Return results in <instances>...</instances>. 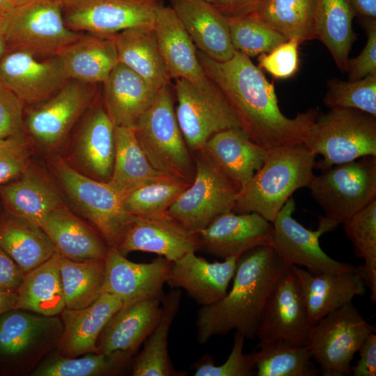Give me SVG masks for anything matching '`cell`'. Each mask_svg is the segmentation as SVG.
I'll return each mask as SVG.
<instances>
[{
	"label": "cell",
	"instance_id": "1",
	"mask_svg": "<svg viewBox=\"0 0 376 376\" xmlns=\"http://www.w3.org/2000/svg\"><path fill=\"white\" fill-rule=\"evenodd\" d=\"M206 76L221 91L235 111L242 131L267 150L304 143L319 115L310 108L295 118L281 111L274 86L251 58L235 52L219 62L197 50Z\"/></svg>",
	"mask_w": 376,
	"mask_h": 376
},
{
	"label": "cell",
	"instance_id": "2",
	"mask_svg": "<svg viewBox=\"0 0 376 376\" xmlns=\"http://www.w3.org/2000/svg\"><path fill=\"white\" fill-rule=\"evenodd\" d=\"M291 267L269 245L251 249L237 259L230 290L219 301L202 306L196 318L200 344L232 331L245 338H256L267 298L281 277Z\"/></svg>",
	"mask_w": 376,
	"mask_h": 376
},
{
	"label": "cell",
	"instance_id": "3",
	"mask_svg": "<svg viewBox=\"0 0 376 376\" xmlns=\"http://www.w3.org/2000/svg\"><path fill=\"white\" fill-rule=\"evenodd\" d=\"M315 156L304 143L268 150L263 166L238 191L232 211L256 212L272 223L292 194L308 187Z\"/></svg>",
	"mask_w": 376,
	"mask_h": 376
},
{
	"label": "cell",
	"instance_id": "4",
	"mask_svg": "<svg viewBox=\"0 0 376 376\" xmlns=\"http://www.w3.org/2000/svg\"><path fill=\"white\" fill-rule=\"evenodd\" d=\"M63 333L59 315L12 308L0 315V376L30 375L56 349Z\"/></svg>",
	"mask_w": 376,
	"mask_h": 376
},
{
	"label": "cell",
	"instance_id": "5",
	"mask_svg": "<svg viewBox=\"0 0 376 376\" xmlns=\"http://www.w3.org/2000/svg\"><path fill=\"white\" fill-rule=\"evenodd\" d=\"M134 130L142 150L157 171L175 180L192 182L195 161L179 127L169 86L159 91Z\"/></svg>",
	"mask_w": 376,
	"mask_h": 376
},
{
	"label": "cell",
	"instance_id": "6",
	"mask_svg": "<svg viewBox=\"0 0 376 376\" xmlns=\"http://www.w3.org/2000/svg\"><path fill=\"white\" fill-rule=\"evenodd\" d=\"M304 145L322 158L321 171L364 156H376V116L354 109H329L313 124Z\"/></svg>",
	"mask_w": 376,
	"mask_h": 376
},
{
	"label": "cell",
	"instance_id": "7",
	"mask_svg": "<svg viewBox=\"0 0 376 376\" xmlns=\"http://www.w3.org/2000/svg\"><path fill=\"white\" fill-rule=\"evenodd\" d=\"M51 166L76 208L93 224L109 247L118 248L134 218L124 210L120 196L108 182L80 173L61 157L52 159Z\"/></svg>",
	"mask_w": 376,
	"mask_h": 376
},
{
	"label": "cell",
	"instance_id": "8",
	"mask_svg": "<svg viewBox=\"0 0 376 376\" xmlns=\"http://www.w3.org/2000/svg\"><path fill=\"white\" fill-rule=\"evenodd\" d=\"M307 188L324 216L343 224L376 200V156L334 165L315 175Z\"/></svg>",
	"mask_w": 376,
	"mask_h": 376
},
{
	"label": "cell",
	"instance_id": "9",
	"mask_svg": "<svg viewBox=\"0 0 376 376\" xmlns=\"http://www.w3.org/2000/svg\"><path fill=\"white\" fill-rule=\"evenodd\" d=\"M3 31L9 51L39 58L56 56L84 34L65 25L61 0H40L15 8L5 18Z\"/></svg>",
	"mask_w": 376,
	"mask_h": 376
},
{
	"label": "cell",
	"instance_id": "10",
	"mask_svg": "<svg viewBox=\"0 0 376 376\" xmlns=\"http://www.w3.org/2000/svg\"><path fill=\"white\" fill-rule=\"evenodd\" d=\"M193 155L194 178L167 212L185 227L197 233L219 215L233 210L239 189L203 149Z\"/></svg>",
	"mask_w": 376,
	"mask_h": 376
},
{
	"label": "cell",
	"instance_id": "11",
	"mask_svg": "<svg viewBox=\"0 0 376 376\" xmlns=\"http://www.w3.org/2000/svg\"><path fill=\"white\" fill-rule=\"evenodd\" d=\"M174 89L176 118L192 153L202 150L209 139L218 132L229 129L241 130L233 108L210 79L202 84L176 79Z\"/></svg>",
	"mask_w": 376,
	"mask_h": 376
},
{
	"label": "cell",
	"instance_id": "12",
	"mask_svg": "<svg viewBox=\"0 0 376 376\" xmlns=\"http://www.w3.org/2000/svg\"><path fill=\"white\" fill-rule=\"evenodd\" d=\"M375 327L352 301L327 314L312 327L308 345L323 376L351 375V362Z\"/></svg>",
	"mask_w": 376,
	"mask_h": 376
},
{
	"label": "cell",
	"instance_id": "13",
	"mask_svg": "<svg viewBox=\"0 0 376 376\" xmlns=\"http://www.w3.org/2000/svg\"><path fill=\"white\" fill-rule=\"evenodd\" d=\"M295 206L291 196L272 222L269 245L279 257L290 266L302 267L313 274L356 270L357 266L333 259L320 246V237L339 224L319 216L318 229L309 230L293 218Z\"/></svg>",
	"mask_w": 376,
	"mask_h": 376
},
{
	"label": "cell",
	"instance_id": "14",
	"mask_svg": "<svg viewBox=\"0 0 376 376\" xmlns=\"http://www.w3.org/2000/svg\"><path fill=\"white\" fill-rule=\"evenodd\" d=\"M97 98V84L68 79L52 96L27 111L24 130L42 146L55 148Z\"/></svg>",
	"mask_w": 376,
	"mask_h": 376
},
{
	"label": "cell",
	"instance_id": "15",
	"mask_svg": "<svg viewBox=\"0 0 376 376\" xmlns=\"http://www.w3.org/2000/svg\"><path fill=\"white\" fill-rule=\"evenodd\" d=\"M162 4V0H67L63 15L71 30L109 36L129 28L153 26Z\"/></svg>",
	"mask_w": 376,
	"mask_h": 376
},
{
	"label": "cell",
	"instance_id": "16",
	"mask_svg": "<svg viewBox=\"0 0 376 376\" xmlns=\"http://www.w3.org/2000/svg\"><path fill=\"white\" fill-rule=\"evenodd\" d=\"M313 325L290 267L269 294L256 337L259 342L282 341L294 346L308 347Z\"/></svg>",
	"mask_w": 376,
	"mask_h": 376
},
{
	"label": "cell",
	"instance_id": "17",
	"mask_svg": "<svg viewBox=\"0 0 376 376\" xmlns=\"http://www.w3.org/2000/svg\"><path fill=\"white\" fill-rule=\"evenodd\" d=\"M102 293L118 297L127 306L146 299L164 297L172 262L159 256L150 263H137L126 258L117 248L109 247L104 258Z\"/></svg>",
	"mask_w": 376,
	"mask_h": 376
},
{
	"label": "cell",
	"instance_id": "18",
	"mask_svg": "<svg viewBox=\"0 0 376 376\" xmlns=\"http://www.w3.org/2000/svg\"><path fill=\"white\" fill-rule=\"evenodd\" d=\"M117 249L125 256L132 251H143L174 263L189 252L199 251V246L196 233L185 227L166 211L134 216Z\"/></svg>",
	"mask_w": 376,
	"mask_h": 376
},
{
	"label": "cell",
	"instance_id": "19",
	"mask_svg": "<svg viewBox=\"0 0 376 376\" xmlns=\"http://www.w3.org/2000/svg\"><path fill=\"white\" fill-rule=\"evenodd\" d=\"M272 223L256 212L228 211L197 232L199 251L219 258L239 257L262 245H269Z\"/></svg>",
	"mask_w": 376,
	"mask_h": 376
},
{
	"label": "cell",
	"instance_id": "20",
	"mask_svg": "<svg viewBox=\"0 0 376 376\" xmlns=\"http://www.w3.org/2000/svg\"><path fill=\"white\" fill-rule=\"evenodd\" d=\"M56 56L39 58L22 51H9L0 60V83L25 104L52 96L67 81Z\"/></svg>",
	"mask_w": 376,
	"mask_h": 376
},
{
	"label": "cell",
	"instance_id": "21",
	"mask_svg": "<svg viewBox=\"0 0 376 376\" xmlns=\"http://www.w3.org/2000/svg\"><path fill=\"white\" fill-rule=\"evenodd\" d=\"M239 257L211 263L191 251L173 263L167 283L182 288L198 304H213L225 297Z\"/></svg>",
	"mask_w": 376,
	"mask_h": 376
},
{
	"label": "cell",
	"instance_id": "22",
	"mask_svg": "<svg viewBox=\"0 0 376 376\" xmlns=\"http://www.w3.org/2000/svg\"><path fill=\"white\" fill-rule=\"evenodd\" d=\"M115 126L103 102L96 99L85 113L77 132L74 157L91 178L107 182L112 173Z\"/></svg>",
	"mask_w": 376,
	"mask_h": 376
},
{
	"label": "cell",
	"instance_id": "23",
	"mask_svg": "<svg viewBox=\"0 0 376 376\" xmlns=\"http://www.w3.org/2000/svg\"><path fill=\"white\" fill-rule=\"evenodd\" d=\"M162 300L146 299L123 306L109 320L99 335L97 353L120 352L134 357L157 325Z\"/></svg>",
	"mask_w": 376,
	"mask_h": 376
},
{
	"label": "cell",
	"instance_id": "24",
	"mask_svg": "<svg viewBox=\"0 0 376 376\" xmlns=\"http://www.w3.org/2000/svg\"><path fill=\"white\" fill-rule=\"evenodd\" d=\"M173 10L196 47L223 62L234 55L228 18L205 0H170Z\"/></svg>",
	"mask_w": 376,
	"mask_h": 376
},
{
	"label": "cell",
	"instance_id": "25",
	"mask_svg": "<svg viewBox=\"0 0 376 376\" xmlns=\"http://www.w3.org/2000/svg\"><path fill=\"white\" fill-rule=\"evenodd\" d=\"M306 304L310 318L315 324L321 318L366 293V283L359 270L313 274L291 266Z\"/></svg>",
	"mask_w": 376,
	"mask_h": 376
},
{
	"label": "cell",
	"instance_id": "26",
	"mask_svg": "<svg viewBox=\"0 0 376 376\" xmlns=\"http://www.w3.org/2000/svg\"><path fill=\"white\" fill-rule=\"evenodd\" d=\"M102 84L103 105L114 126L132 129L160 91L120 62Z\"/></svg>",
	"mask_w": 376,
	"mask_h": 376
},
{
	"label": "cell",
	"instance_id": "27",
	"mask_svg": "<svg viewBox=\"0 0 376 376\" xmlns=\"http://www.w3.org/2000/svg\"><path fill=\"white\" fill-rule=\"evenodd\" d=\"M122 306L123 303L118 297L102 293L88 306L65 308L60 314L62 336L54 352L64 357L97 353L99 335L111 316Z\"/></svg>",
	"mask_w": 376,
	"mask_h": 376
},
{
	"label": "cell",
	"instance_id": "28",
	"mask_svg": "<svg viewBox=\"0 0 376 376\" xmlns=\"http://www.w3.org/2000/svg\"><path fill=\"white\" fill-rule=\"evenodd\" d=\"M153 29L171 79H183L193 84L207 80L194 42L170 6L163 3L159 7Z\"/></svg>",
	"mask_w": 376,
	"mask_h": 376
},
{
	"label": "cell",
	"instance_id": "29",
	"mask_svg": "<svg viewBox=\"0 0 376 376\" xmlns=\"http://www.w3.org/2000/svg\"><path fill=\"white\" fill-rule=\"evenodd\" d=\"M40 226L63 257L77 261L106 257L109 246L102 236L64 204L49 212Z\"/></svg>",
	"mask_w": 376,
	"mask_h": 376
},
{
	"label": "cell",
	"instance_id": "30",
	"mask_svg": "<svg viewBox=\"0 0 376 376\" xmlns=\"http://www.w3.org/2000/svg\"><path fill=\"white\" fill-rule=\"evenodd\" d=\"M67 79L103 83L119 62L113 36L84 33L56 56Z\"/></svg>",
	"mask_w": 376,
	"mask_h": 376
},
{
	"label": "cell",
	"instance_id": "31",
	"mask_svg": "<svg viewBox=\"0 0 376 376\" xmlns=\"http://www.w3.org/2000/svg\"><path fill=\"white\" fill-rule=\"evenodd\" d=\"M203 150L239 191L260 169L268 152L238 129L226 130L215 134L205 143Z\"/></svg>",
	"mask_w": 376,
	"mask_h": 376
},
{
	"label": "cell",
	"instance_id": "32",
	"mask_svg": "<svg viewBox=\"0 0 376 376\" xmlns=\"http://www.w3.org/2000/svg\"><path fill=\"white\" fill-rule=\"evenodd\" d=\"M0 198L8 213L39 226L49 212L64 204L53 185L31 165L19 177L0 186Z\"/></svg>",
	"mask_w": 376,
	"mask_h": 376
},
{
	"label": "cell",
	"instance_id": "33",
	"mask_svg": "<svg viewBox=\"0 0 376 376\" xmlns=\"http://www.w3.org/2000/svg\"><path fill=\"white\" fill-rule=\"evenodd\" d=\"M118 61L157 90L171 78L163 61L153 26L129 28L114 35Z\"/></svg>",
	"mask_w": 376,
	"mask_h": 376
},
{
	"label": "cell",
	"instance_id": "34",
	"mask_svg": "<svg viewBox=\"0 0 376 376\" xmlns=\"http://www.w3.org/2000/svg\"><path fill=\"white\" fill-rule=\"evenodd\" d=\"M0 248L24 274L46 262L56 251L39 225L9 213L0 217Z\"/></svg>",
	"mask_w": 376,
	"mask_h": 376
},
{
	"label": "cell",
	"instance_id": "35",
	"mask_svg": "<svg viewBox=\"0 0 376 376\" xmlns=\"http://www.w3.org/2000/svg\"><path fill=\"white\" fill-rule=\"evenodd\" d=\"M114 140L113 170L107 182L120 197L147 183L170 178L151 165L134 129L115 126Z\"/></svg>",
	"mask_w": 376,
	"mask_h": 376
},
{
	"label": "cell",
	"instance_id": "36",
	"mask_svg": "<svg viewBox=\"0 0 376 376\" xmlns=\"http://www.w3.org/2000/svg\"><path fill=\"white\" fill-rule=\"evenodd\" d=\"M61 255L53 256L24 276L16 291L15 308L45 316L59 315L65 308L59 269Z\"/></svg>",
	"mask_w": 376,
	"mask_h": 376
},
{
	"label": "cell",
	"instance_id": "37",
	"mask_svg": "<svg viewBox=\"0 0 376 376\" xmlns=\"http://www.w3.org/2000/svg\"><path fill=\"white\" fill-rule=\"evenodd\" d=\"M181 299L179 288L171 290L162 300L159 320L145 340L142 350L134 357L133 376H183L185 373L176 370L168 352L170 327L178 313Z\"/></svg>",
	"mask_w": 376,
	"mask_h": 376
},
{
	"label": "cell",
	"instance_id": "38",
	"mask_svg": "<svg viewBox=\"0 0 376 376\" xmlns=\"http://www.w3.org/2000/svg\"><path fill=\"white\" fill-rule=\"evenodd\" d=\"M354 13L347 0H317L315 39L329 51L340 70H347L349 53L355 40Z\"/></svg>",
	"mask_w": 376,
	"mask_h": 376
},
{
	"label": "cell",
	"instance_id": "39",
	"mask_svg": "<svg viewBox=\"0 0 376 376\" xmlns=\"http://www.w3.org/2000/svg\"><path fill=\"white\" fill-rule=\"evenodd\" d=\"M317 0H261L250 14L287 40L315 39Z\"/></svg>",
	"mask_w": 376,
	"mask_h": 376
},
{
	"label": "cell",
	"instance_id": "40",
	"mask_svg": "<svg viewBox=\"0 0 376 376\" xmlns=\"http://www.w3.org/2000/svg\"><path fill=\"white\" fill-rule=\"evenodd\" d=\"M134 357L120 352L104 354L87 353L64 357L54 352L33 370L31 376H115L132 368Z\"/></svg>",
	"mask_w": 376,
	"mask_h": 376
},
{
	"label": "cell",
	"instance_id": "41",
	"mask_svg": "<svg viewBox=\"0 0 376 376\" xmlns=\"http://www.w3.org/2000/svg\"><path fill=\"white\" fill-rule=\"evenodd\" d=\"M251 354L257 376H315L316 367L308 347L282 341L259 342Z\"/></svg>",
	"mask_w": 376,
	"mask_h": 376
},
{
	"label": "cell",
	"instance_id": "42",
	"mask_svg": "<svg viewBox=\"0 0 376 376\" xmlns=\"http://www.w3.org/2000/svg\"><path fill=\"white\" fill-rule=\"evenodd\" d=\"M59 269L65 308L88 306L102 294L104 260L77 261L61 256Z\"/></svg>",
	"mask_w": 376,
	"mask_h": 376
},
{
	"label": "cell",
	"instance_id": "43",
	"mask_svg": "<svg viewBox=\"0 0 376 376\" xmlns=\"http://www.w3.org/2000/svg\"><path fill=\"white\" fill-rule=\"evenodd\" d=\"M345 235L354 246L356 256L364 260L359 266L370 299L376 301V200L353 215L343 224Z\"/></svg>",
	"mask_w": 376,
	"mask_h": 376
},
{
	"label": "cell",
	"instance_id": "44",
	"mask_svg": "<svg viewBox=\"0 0 376 376\" xmlns=\"http://www.w3.org/2000/svg\"><path fill=\"white\" fill-rule=\"evenodd\" d=\"M190 184L171 178L151 182L122 196V205L132 216L164 212Z\"/></svg>",
	"mask_w": 376,
	"mask_h": 376
},
{
	"label": "cell",
	"instance_id": "45",
	"mask_svg": "<svg viewBox=\"0 0 376 376\" xmlns=\"http://www.w3.org/2000/svg\"><path fill=\"white\" fill-rule=\"evenodd\" d=\"M228 19L234 49L249 58L269 53L288 40L252 15Z\"/></svg>",
	"mask_w": 376,
	"mask_h": 376
},
{
	"label": "cell",
	"instance_id": "46",
	"mask_svg": "<svg viewBox=\"0 0 376 376\" xmlns=\"http://www.w3.org/2000/svg\"><path fill=\"white\" fill-rule=\"evenodd\" d=\"M323 102L329 109H354L376 116V75L355 81H327Z\"/></svg>",
	"mask_w": 376,
	"mask_h": 376
},
{
	"label": "cell",
	"instance_id": "47",
	"mask_svg": "<svg viewBox=\"0 0 376 376\" xmlns=\"http://www.w3.org/2000/svg\"><path fill=\"white\" fill-rule=\"evenodd\" d=\"M245 338L235 333L233 347L228 359L215 366L210 357H203L194 365V376H251L255 373L251 354H244Z\"/></svg>",
	"mask_w": 376,
	"mask_h": 376
},
{
	"label": "cell",
	"instance_id": "48",
	"mask_svg": "<svg viewBox=\"0 0 376 376\" xmlns=\"http://www.w3.org/2000/svg\"><path fill=\"white\" fill-rule=\"evenodd\" d=\"M24 132L0 139V186L19 177L30 166L31 141Z\"/></svg>",
	"mask_w": 376,
	"mask_h": 376
},
{
	"label": "cell",
	"instance_id": "49",
	"mask_svg": "<svg viewBox=\"0 0 376 376\" xmlns=\"http://www.w3.org/2000/svg\"><path fill=\"white\" fill-rule=\"evenodd\" d=\"M301 42L291 38L280 44L272 51L258 56V68L278 79L294 76L299 65V46Z\"/></svg>",
	"mask_w": 376,
	"mask_h": 376
},
{
	"label": "cell",
	"instance_id": "50",
	"mask_svg": "<svg viewBox=\"0 0 376 376\" xmlns=\"http://www.w3.org/2000/svg\"><path fill=\"white\" fill-rule=\"evenodd\" d=\"M25 103L0 85V139L24 132Z\"/></svg>",
	"mask_w": 376,
	"mask_h": 376
},
{
	"label": "cell",
	"instance_id": "51",
	"mask_svg": "<svg viewBox=\"0 0 376 376\" xmlns=\"http://www.w3.org/2000/svg\"><path fill=\"white\" fill-rule=\"evenodd\" d=\"M366 32V43L361 53L347 61L348 80L376 75V19H360Z\"/></svg>",
	"mask_w": 376,
	"mask_h": 376
},
{
	"label": "cell",
	"instance_id": "52",
	"mask_svg": "<svg viewBox=\"0 0 376 376\" xmlns=\"http://www.w3.org/2000/svg\"><path fill=\"white\" fill-rule=\"evenodd\" d=\"M24 274L19 265L0 248V292H16Z\"/></svg>",
	"mask_w": 376,
	"mask_h": 376
},
{
	"label": "cell",
	"instance_id": "53",
	"mask_svg": "<svg viewBox=\"0 0 376 376\" xmlns=\"http://www.w3.org/2000/svg\"><path fill=\"white\" fill-rule=\"evenodd\" d=\"M358 352L359 359L357 364L351 368V374L354 376L376 375V335L370 334L363 341Z\"/></svg>",
	"mask_w": 376,
	"mask_h": 376
},
{
	"label": "cell",
	"instance_id": "54",
	"mask_svg": "<svg viewBox=\"0 0 376 376\" xmlns=\"http://www.w3.org/2000/svg\"><path fill=\"white\" fill-rule=\"evenodd\" d=\"M261 0H214L212 3L228 18L251 14Z\"/></svg>",
	"mask_w": 376,
	"mask_h": 376
},
{
	"label": "cell",
	"instance_id": "55",
	"mask_svg": "<svg viewBox=\"0 0 376 376\" xmlns=\"http://www.w3.org/2000/svg\"><path fill=\"white\" fill-rule=\"evenodd\" d=\"M354 15L360 19H376V0H347Z\"/></svg>",
	"mask_w": 376,
	"mask_h": 376
},
{
	"label": "cell",
	"instance_id": "56",
	"mask_svg": "<svg viewBox=\"0 0 376 376\" xmlns=\"http://www.w3.org/2000/svg\"><path fill=\"white\" fill-rule=\"evenodd\" d=\"M16 292H0V315L15 308Z\"/></svg>",
	"mask_w": 376,
	"mask_h": 376
},
{
	"label": "cell",
	"instance_id": "57",
	"mask_svg": "<svg viewBox=\"0 0 376 376\" xmlns=\"http://www.w3.org/2000/svg\"><path fill=\"white\" fill-rule=\"evenodd\" d=\"M3 19L0 17V60L9 52L3 31Z\"/></svg>",
	"mask_w": 376,
	"mask_h": 376
},
{
	"label": "cell",
	"instance_id": "58",
	"mask_svg": "<svg viewBox=\"0 0 376 376\" xmlns=\"http://www.w3.org/2000/svg\"><path fill=\"white\" fill-rule=\"evenodd\" d=\"M14 8L8 0H0V17L3 19L7 17L13 10Z\"/></svg>",
	"mask_w": 376,
	"mask_h": 376
},
{
	"label": "cell",
	"instance_id": "59",
	"mask_svg": "<svg viewBox=\"0 0 376 376\" xmlns=\"http://www.w3.org/2000/svg\"><path fill=\"white\" fill-rule=\"evenodd\" d=\"M13 8H18L30 3L40 1V0H8Z\"/></svg>",
	"mask_w": 376,
	"mask_h": 376
},
{
	"label": "cell",
	"instance_id": "60",
	"mask_svg": "<svg viewBox=\"0 0 376 376\" xmlns=\"http://www.w3.org/2000/svg\"><path fill=\"white\" fill-rule=\"evenodd\" d=\"M207 1H209V2H212L214 0H205Z\"/></svg>",
	"mask_w": 376,
	"mask_h": 376
},
{
	"label": "cell",
	"instance_id": "61",
	"mask_svg": "<svg viewBox=\"0 0 376 376\" xmlns=\"http://www.w3.org/2000/svg\"><path fill=\"white\" fill-rule=\"evenodd\" d=\"M63 3L66 1L67 0H61Z\"/></svg>",
	"mask_w": 376,
	"mask_h": 376
},
{
	"label": "cell",
	"instance_id": "62",
	"mask_svg": "<svg viewBox=\"0 0 376 376\" xmlns=\"http://www.w3.org/2000/svg\"><path fill=\"white\" fill-rule=\"evenodd\" d=\"M1 84L0 83V85H1Z\"/></svg>",
	"mask_w": 376,
	"mask_h": 376
}]
</instances>
